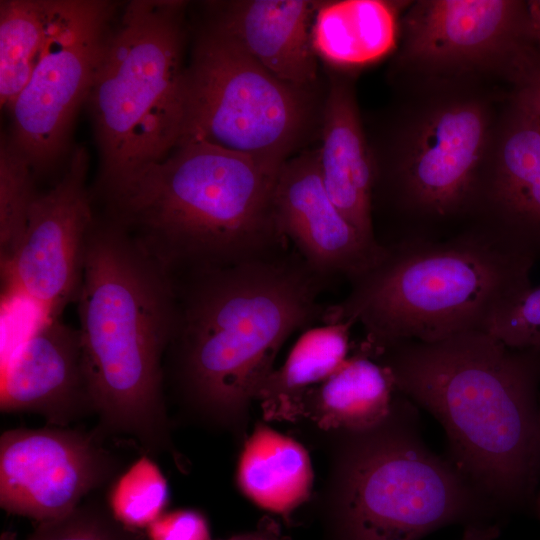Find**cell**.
<instances>
[{
    "instance_id": "6da1fadb",
    "label": "cell",
    "mask_w": 540,
    "mask_h": 540,
    "mask_svg": "<svg viewBox=\"0 0 540 540\" xmlns=\"http://www.w3.org/2000/svg\"><path fill=\"white\" fill-rule=\"evenodd\" d=\"M175 278L168 347L183 402L207 423L243 436L250 407L295 332L323 323L327 284L296 252Z\"/></svg>"
},
{
    "instance_id": "7a4b0ae2",
    "label": "cell",
    "mask_w": 540,
    "mask_h": 540,
    "mask_svg": "<svg viewBox=\"0 0 540 540\" xmlns=\"http://www.w3.org/2000/svg\"><path fill=\"white\" fill-rule=\"evenodd\" d=\"M396 390L442 425L451 462L491 502L524 498L540 471V349L486 330L401 341L374 355Z\"/></svg>"
},
{
    "instance_id": "3957f363",
    "label": "cell",
    "mask_w": 540,
    "mask_h": 540,
    "mask_svg": "<svg viewBox=\"0 0 540 540\" xmlns=\"http://www.w3.org/2000/svg\"><path fill=\"white\" fill-rule=\"evenodd\" d=\"M76 301L100 431L128 435L147 452L176 459L162 366L176 321L174 277L118 223L94 219Z\"/></svg>"
},
{
    "instance_id": "277c9868",
    "label": "cell",
    "mask_w": 540,
    "mask_h": 540,
    "mask_svg": "<svg viewBox=\"0 0 540 540\" xmlns=\"http://www.w3.org/2000/svg\"><path fill=\"white\" fill-rule=\"evenodd\" d=\"M280 168L182 139L106 194L110 219L172 276L267 258L288 242L273 201Z\"/></svg>"
},
{
    "instance_id": "5b68a950",
    "label": "cell",
    "mask_w": 540,
    "mask_h": 540,
    "mask_svg": "<svg viewBox=\"0 0 540 540\" xmlns=\"http://www.w3.org/2000/svg\"><path fill=\"white\" fill-rule=\"evenodd\" d=\"M350 281L323 323L350 321L374 355L406 340L439 341L487 330L493 317L532 286L537 257L497 231L475 224L440 240L401 241Z\"/></svg>"
},
{
    "instance_id": "8992f818",
    "label": "cell",
    "mask_w": 540,
    "mask_h": 540,
    "mask_svg": "<svg viewBox=\"0 0 540 540\" xmlns=\"http://www.w3.org/2000/svg\"><path fill=\"white\" fill-rule=\"evenodd\" d=\"M413 402L397 391L388 417L336 432L327 496L342 540H419L491 502L417 429Z\"/></svg>"
},
{
    "instance_id": "52a82bcc",
    "label": "cell",
    "mask_w": 540,
    "mask_h": 540,
    "mask_svg": "<svg viewBox=\"0 0 540 540\" xmlns=\"http://www.w3.org/2000/svg\"><path fill=\"white\" fill-rule=\"evenodd\" d=\"M184 6L133 0L115 17L87 98L105 195L181 139Z\"/></svg>"
},
{
    "instance_id": "ba28073f",
    "label": "cell",
    "mask_w": 540,
    "mask_h": 540,
    "mask_svg": "<svg viewBox=\"0 0 540 540\" xmlns=\"http://www.w3.org/2000/svg\"><path fill=\"white\" fill-rule=\"evenodd\" d=\"M309 89L284 82L213 23L185 69L181 139H198L279 169L311 120Z\"/></svg>"
},
{
    "instance_id": "9c48e42d",
    "label": "cell",
    "mask_w": 540,
    "mask_h": 540,
    "mask_svg": "<svg viewBox=\"0 0 540 540\" xmlns=\"http://www.w3.org/2000/svg\"><path fill=\"white\" fill-rule=\"evenodd\" d=\"M490 136L489 108L475 98L430 105L409 122L374 189L404 225L390 243L440 240L457 234L453 224H476Z\"/></svg>"
},
{
    "instance_id": "30bf717a",
    "label": "cell",
    "mask_w": 540,
    "mask_h": 540,
    "mask_svg": "<svg viewBox=\"0 0 540 540\" xmlns=\"http://www.w3.org/2000/svg\"><path fill=\"white\" fill-rule=\"evenodd\" d=\"M120 5L54 0L49 36L27 85L9 110V136L43 174L67 148L76 112L87 101Z\"/></svg>"
},
{
    "instance_id": "8fae6325",
    "label": "cell",
    "mask_w": 540,
    "mask_h": 540,
    "mask_svg": "<svg viewBox=\"0 0 540 540\" xmlns=\"http://www.w3.org/2000/svg\"><path fill=\"white\" fill-rule=\"evenodd\" d=\"M88 162L86 149H75L60 180L37 195L16 254L2 273L10 295L31 303L41 320L59 318L81 285L95 219L86 188Z\"/></svg>"
},
{
    "instance_id": "7c38bea8",
    "label": "cell",
    "mask_w": 540,
    "mask_h": 540,
    "mask_svg": "<svg viewBox=\"0 0 540 540\" xmlns=\"http://www.w3.org/2000/svg\"><path fill=\"white\" fill-rule=\"evenodd\" d=\"M115 462L91 434L8 430L0 438V505L39 523L63 517L109 479Z\"/></svg>"
},
{
    "instance_id": "4fadbf2b",
    "label": "cell",
    "mask_w": 540,
    "mask_h": 540,
    "mask_svg": "<svg viewBox=\"0 0 540 540\" xmlns=\"http://www.w3.org/2000/svg\"><path fill=\"white\" fill-rule=\"evenodd\" d=\"M403 64L423 73L503 71L530 44L525 3L511 0H423L401 22Z\"/></svg>"
},
{
    "instance_id": "5bb4252c",
    "label": "cell",
    "mask_w": 540,
    "mask_h": 540,
    "mask_svg": "<svg viewBox=\"0 0 540 540\" xmlns=\"http://www.w3.org/2000/svg\"><path fill=\"white\" fill-rule=\"evenodd\" d=\"M274 209L287 241L316 274L349 281L373 266L385 246L367 242L329 197L319 170L317 150L288 159L275 183Z\"/></svg>"
},
{
    "instance_id": "9a60e30c",
    "label": "cell",
    "mask_w": 540,
    "mask_h": 540,
    "mask_svg": "<svg viewBox=\"0 0 540 540\" xmlns=\"http://www.w3.org/2000/svg\"><path fill=\"white\" fill-rule=\"evenodd\" d=\"M1 410L61 426L93 411L78 329L59 318L40 321L5 364Z\"/></svg>"
},
{
    "instance_id": "2e32d148",
    "label": "cell",
    "mask_w": 540,
    "mask_h": 540,
    "mask_svg": "<svg viewBox=\"0 0 540 540\" xmlns=\"http://www.w3.org/2000/svg\"><path fill=\"white\" fill-rule=\"evenodd\" d=\"M485 171L477 224L540 257V126L516 103Z\"/></svg>"
},
{
    "instance_id": "e0dca14e",
    "label": "cell",
    "mask_w": 540,
    "mask_h": 540,
    "mask_svg": "<svg viewBox=\"0 0 540 540\" xmlns=\"http://www.w3.org/2000/svg\"><path fill=\"white\" fill-rule=\"evenodd\" d=\"M319 1L242 0L223 5L213 24L278 79L309 89L317 79L312 25Z\"/></svg>"
},
{
    "instance_id": "ac0fdd59",
    "label": "cell",
    "mask_w": 540,
    "mask_h": 540,
    "mask_svg": "<svg viewBox=\"0 0 540 540\" xmlns=\"http://www.w3.org/2000/svg\"><path fill=\"white\" fill-rule=\"evenodd\" d=\"M317 152L322 182L335 206L367 242L382 245L373 222L377 167L346 80L337 78L330 85Z\"/></svg>"
},
{
    "instance_id": "d6986e66",
    "label": "cell",
    "mask_w": 540,
    "mask_h": 540,
    "mask_svg": "<svg viewBox=\"0 0 540 540\" xmlns=\"http://www.w3.org/2000/svg\"><path fill=\"white\" fill-rule=\"evenodd\" d=\"M396 393L389 369L360 343H353L341 367L305 393L301 419L324 431H365L388 417Z\"/></svg>"
},
{
    "instance_id": "ffe728a7",
    "label": "cell",
    "mask_w": 540,
    "mask_h": 540,
    "mask_svg": "<svg viewBox=\"0 0 540 540\" xmlns=\"http://www.w3.org/2000/svg\"><path fill=\"white\" fill-rule=\"evenodd\" d=\"M235 480L255 506L288 517L309 500L314 472L310 455L300 442L257 422L243 442Z\"/></svg>"
},
{
    "instance_id": "44dd1931",
    "label": "cell",
    "mask_w": 540,
    "mask_h": 540,
    "mask_svg": "<svg viewBox=\"0 0 540 540\" xmlns=\"http://www.w3.org/2000/svg\"><path fill=\"white\" fill-rule=\"evenodd\" d=\"M401 6L386 0L320 2L312 25L317 56L343 68L380 60L397 43Z\"/></svg>"
},
{
    "instance_id": "7402d4cb",
    "label": "cell",
    "mask_w": 540,
    "mask_h": 540,
    "mask_svg": "<svg viewBox=\"0 0 540 540\" xmlns=\"http://www.w3.org/2000/svg\"><path fill=\"white\" fill-rule=\"evenodd\" d=\"M350 321L325 322L301 332L286 360L262 384L257 400L265 421L301 419L305 393L324 382L349 357Z\"/></svg>"
},
{
    "instance_id": "603a6c76",
    "label": "cell",
    "mask_w": 540,
    "mask_h": 540,
    "mask_svg": "<svg viewBox=\"0 0 540 540\" xmlns=\"http://www.w3.org/2000/svg\"><path fill=\"white\" fill-rule=\"evenodd\" d=\"M54 0L0 1V103L10 110L49 36Z\"/></svg>"
},
{
    "instance_id": "cb8c5ba5",
    "label": "cell",
    "mask_w": 540,
    "mask_h": 540,
    "mask_svg": "<svg viewBox=\"0 0 540 540\" xmlns=\"http://www.w3.org/2000/svg\"><path fill=\"white\" fill-rule=\"evenodd\" d=\"M35 172L25 153L10 137L0 145V263L1 273L11 264L24 236L38 195Z\"/></svg>"
},
{
    "instance_id": "d4e9b609",
    "label": "cell",
    "mask_w": 540,
    "mask_h": 540,
    "mask_svg": "<svg viewBox=\"0 0 540 540\" xmlns=\"http://www.w3.org/2000/svg\"><path fill=\"white\" fill-rule=\"evenodd\" d=\"M170 497L166 477L149 456L135 460L112 483L107 508L124 526L146 529L164 512Z\"/></svg>"
},
{
    "instance_id": "484cf974",
    "label": "cell",
    "mask_w": 540,
    "mask_h": 540,
    "mask_svg": "<svg viewBox=\"0 0 540 540\" xmlns=\"http://www.w3.org/2000/svg\"><path fill=\"white\" fill-rule=\"evenodd\" d=\"M26 540H147L117 521L107 506L80 504L69 514L39 523Z\"/></svg>"
},
{
    "instance_id": "4316f807",
    "label": "cell",
    "mask_w": 540,
    "mask_h": 540,
    "mask_svg": "<svg viewBox=\"0 0 540 540\" xmlns=\"http://www.w3.org/2000/svg\"><path fill=\"white\" fill-rule=\"evenodd\" d=\"M486 331L510 346L540 349V285H532L501 309Z\"/></svg>"
},
{
    "instance_id": "83f0119b",
    "label": "cell",
    "mask_w": 540,
    "mask_h": 540,
    "mask_svg": "<svg viewBox=\"0 0 540 540\" xmlns=\"http://www.w3.org/2000/svg\"><path fill=\"white\" fill-rule=\"evenodd\" d=\"M503 72L515 84L514 103L540 126V52L532 45L524 46L509 60Z\"/></svg>"
},
{
    "instance_id": "f1b7e54d",
    "label": "cell",
    "mask_w": 540,
    "mask_h": 540,
    "mask_svg": "<svg viewBox=\"0 0 540 540\" xmlns=\"http://www.w3.org/2000/svg\"><path fill=\"white\" fill-rule=\"evenodd\" d=\"M147 540H211L205 516L193 509L164 512L146 528Z\"/></svg>"
},
{
    "instance_id": "f546056e",
    "label": "cell",
    "mask_w": 540,
    "mask_h": 540,
    "mask_svg": "<svg viewBox=\"0 0 540 540\" xmlns=\"http://www.w3.org/2000/svg\"><path fill=\"white\" fill-rule=\"evenodd\" d=\"M281 538L279 524L272 518L265 516L253 530L226 540H281Z\"/></svg>"
},
{
    "instance_id": "4dcf8cb0",
    "label": "cell",
    "mask_w": 540,
    "mask_h": 540,
    "mask_svg": "<svg viewBox=\"0 0 540 540\" xmlns=\"http://www.w3.org/2000/svg\"><path fill=\"white\" fill-rule=\"evenodd\" d=\"M525 11L528 40L540 52V0L526 2Z\"/></svg>"
},
{
    "instance_id": "1f68e13d",
    "label": "cell",
    "mask_w": 540,
    "mask_h": 540,
    "mask_svg": "<svg viewBox=\"0 0 540 540\" xmlns=\"http://www.w3.org/2000/svg\"><path fill=\"white\" fill-rule=\"evenodd\" d=\"M499 535V530L494 525L471 524L469 525L461 540H495Z\"/></svg>"
},
{
    "instance_id": "d6a6232c",
    "label": "cell",
    "mask_w": 540,
    "mask_h": 540,
    "mask_svg": "<svg viewBox=\"0 0 540 540\" xmlns=\"http://www.w3.org/2000/svg\"><path fill=\"white\" fill-rule=\"evenodd\" d=\"M1 540H17V538L13 532L7 531L2 534Z\"/></svg>"
},
{
    "instance_id": "836d02e7",
    "label": "cell",
    "mask_w": 540,
    "mask_h": 540,
    "mask_svg": "<svg viewBox=\"0 0 540 540\" xmlns=\"http://www.w3.org/2000/svg\"><path fill=\"white\" fill-rule=\"evenodd\" d=\"M538 443H539V454H540V406L538 410Z\"/></svg>"
}]
</instances>
